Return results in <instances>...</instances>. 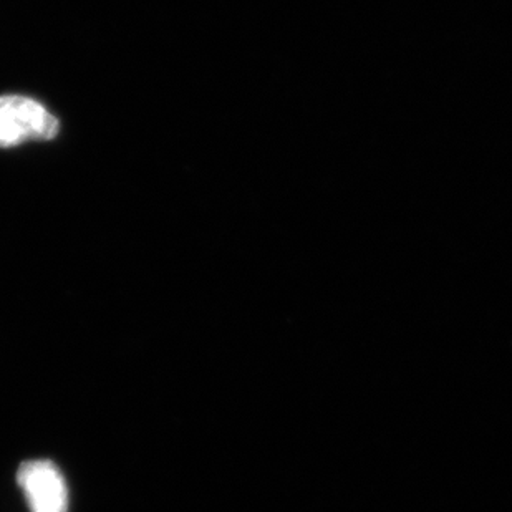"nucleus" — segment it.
Listing matches in <instances>:
<instances>
[{
  "label": "nucleus",
  "instance_id": "obj_1",
  "mask_svg": "<svg viewBox=\"0 0 512 512\" xmlns=\"http://www.w3.org/2000/svg\"><path fill=\"white\" fill-rule=\"evenodd\" d=\"M58 126L57 118L42 103L20 95L0 97V148L52 140Z\"/></svg>",
  "mask_w": 512,
  "mask_h": 512
},
{
  "label": "nucleus",
  "instance_id": "obj_2",
  "mask_svg": "<svg viewBox=\"0 0 512 512\" xmlns=\"http://www.w3.org/2000/svg\"><path fill=\"white\" fill-rule=\"evenodd\" d=\"M17 481L32 512H67L68 491L62 473L50 461H29L20 466Z\"/></svg>",
  "mask_w": 512,
  "mask_h": 512
}]
</instances>
